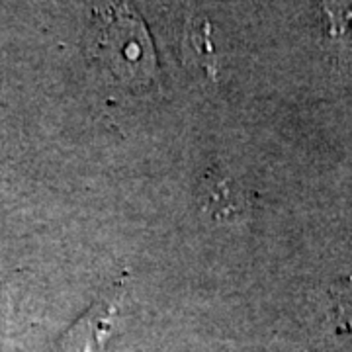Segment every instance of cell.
<instances>
[{
	"mask_svg": "<svg viewBox=\"0 0 352 352\" xmlns=\"http://www.w3.org/2000/svg\"><path fill=\"white\" fill-rule=\"evenodd\" d=\"M124 300V284H116L112 289L94 303L88 314L67 333L59 352H102L110 339Z\"/></svg>",
	"mask_w": 352,
	"mask_h": 352,
	"instance_id": "obj_2",
	"label": "cell"
},
{
	"mask_svg": "<svg viewBox=\"0 0 352 352\" xmlns=\"http://www.w3.org/2000/svg\"><path fill=\"white\" fill-rule=\"evenodd\" d=\"M92 51L113 75L127 82L147 85L157 73L151 39L127 0H96Z\"/></svg>",
	"mask_w": 352,
	"mask_h": 352,
	"instance_id": "obj_1",
	"label": "cell"
},
{
	"mask_svg": "<svg viewBox=\"0 0 352 352\" xmlns=\"http://www.w3.org/2000/svg\"><path fill=\"white\" fill-rule=\"evenodd\" d=\"M184 55L186 61L196 65L208 78L217 75L214 43H212V25L206 18H190L184 28Z\"/></svg>",
	"mask_w": 352,
	"mask_h": 352,
	"instance_id": "obj_4",
	"label": "cell"
},
{
	"mask_svg": "<svg viewBox=\"0 0 352 352\" xmlns=\"http://www.w3.org/2000/svg\"><path fill=\"white\" fill-rule=\"evenodd\" d=\"M200 204L206 214L215 221H235L245 215V194L231 176L219 170H208L200 186Z\"/></svg>",
	"mask_w": 352,
	"mask_h": 352,
	"instance_id": "obj_3",
	"label": "cell"
}]
</instances>
